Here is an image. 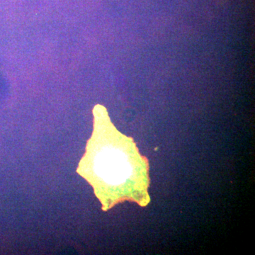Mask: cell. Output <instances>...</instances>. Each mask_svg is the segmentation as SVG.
<instances>
[{
  "mask_svg": "<svg viewBox=\"0 0 255 255\" xmlns=\"http://www.w3.org/2000/svg\"><path fill=\"white\" fill-rule=\"evenodd\" d=\"M93 114V132L77 172L93 188L103 211L126 201L148 205V160L132 137L114 127L105 107L95 106Z\"/></svg>",
  "mask_w": 255,
  "mask_h": 255,
  "instance_id": "obj_1",
  "label": "cell"
}]
</instances>
